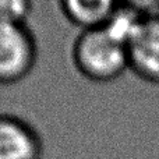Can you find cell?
<instances>
[{"label": "cell", "instance_id": "cell-1", "mask_svg": "<svg viewBox=\"0 0 159 159\" xmlns=\"http://www.w3.org/2000/svg\"><path fill=\"white\" fill-rule=\"evenodd\" d=\"M138 17L120 7L107 24L82 30L73 46V60L84 77L107 82L129 69L127 38Z\"/></svg>", "mask_w": 159, "mask_h": 159}, {"label": "cell", "instance_id": "cell-2", "mask_svg": "<svg viewBox=\"0 0 159 159\" xmlns=\"http://www.w3.org/2000/svg\"><path fill=\"white\" fill-rule=\"evenodd\" d=\"M36 55V41L27 25L0 22V84H14L27 77Z\"/></svg>", "mask_w": 159, "mask_h": 159}, {"label": "cell", "instance_id": "cell-3", "mask_svg": "<svg viewBox=\"0 0 159 159\" xmlns=\"http://www.w3.org/2000/svg\"><path fill=\"white\" fill-rule=\"evenodd\" d=\"M129 69L140 78L159 84V14L140 16L127 38Z\"/></svg>", "mask_w": 159, "mask_h": 159}, {"label": "cell", "instance_id": "cell-4", "mask_svg": "<svg viewBox=\"0 0 159 159\" xmlns=\"http://www.w3.org/2000/svg\"><path fill=\"white\" fill-rule=\"evenodd\" d=\"M43 143L36 129L14 115H0V159H41Z\"/></svg>", "mask_w": 159, "mask_h": 159}, {"label": "cell", "instance_id": "cell-5", "mask_svg": "<svg viewBox=\"0 0 159 159\" xmlns=\"http://www.w3.org/2000/svg\"><path fill=\"white\" fill-rule=\"evenodd\" d=\"M66 18L82 30L105 25L120 10L119 0H59Z\"/></svg>", "mask_w": 159, "mask_h": 159}, {"label": "cell", "instance_id": "cell-6", "mask_svg": "<svg viewBox=\"0 0 159 159\" xmlns=\"http://www.w3.org/2000/svg\"><path fill=\"white\" fill-rule=\"evenodd\" d=\"M32 10V0H0V22L25 24Z\"/></svg>", "mask_w": 159, "mask_h": 159}, {"label": "cell", "instance_id": "cell-7", "mask_svg": "<svg viewBox=\"0 0 159 159\" xmlns=\"http://www.w3.org/2000/svg\"><path fill=\"white\" fill-rule=\"evenodd\" d=\"M120 6L140 16L157 14L159 8V0H119Z\"/></svg>", "mask_w": 159, "mask_h": 159}]
</instances>
